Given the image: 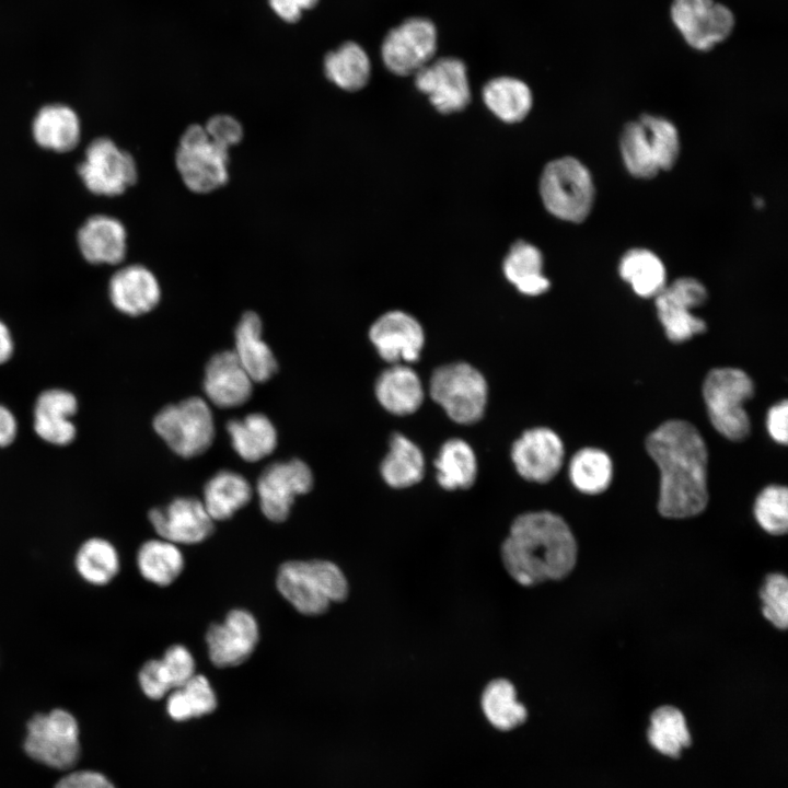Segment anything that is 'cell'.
Masks as SVG:
<instances>
[{"mask_svg": "<svg viewBox=\"0 0 788 788\" xmlns=\"http://www.w3.org/2000/svg\"><path fill=\"white\" fill-rule=\"evenodd\" d=\"M753 395V381L737 368L712 369L703 384V396L714 428L732 441H742L750 433L744 404Z\"/></svg>", "mask_w": 788, "mask_h": 788, "instance_id": "4", "label": "cell"}, {"mask_svg": "<svg viewBox=\"0 0 788 788\" xmlns=\"http://www.w3.org/2000/svg\"><path fill=\"white\" fill-rule=\"evenodd\" d=\"M754 517L768 534L784 535L788 529V490L785 486L769 485L756 497Z\"/></svg>", "mask_w": 788, "mask_h": 788, "instance_id": "43", "label": "cell"}, {"mask_svg": "<svg viewBox=\"0 0 788 788\" xmlns=\"http://www.w3.org/2000/svg\"><path fill=\"white\" fill-rule=\"evenodd\" d=\"M184 565L181 549L163 538L144 542L137 553L140 575L161 587L171 584L182 573Z\"/></svg>", "mask_w": 788, "mask_h": 788, "instance_id": "35", "label": "cell"}, {"mask_svg": "<svg viewBox=\"0 0 788 788\" xmlns=\"http://www.w3.org/2000/svg\"><path fill=\"white\" fill-rule=\"evenodd\" d=\"M506 278L523 294L540 296L551 287L543 274L541 251L524 241L515 242L503 260Z\"/></svg>", "mask_w": 788, "mask_h": 788, "instance_id": "29", "label": "cell"}, {"mask_svg": "<svg viewBox=\"0 0 788 788\" xmlns=\"http://www.w3.org/2000/svg\"><path fill=\"white\" fill-rule=\"evenodd\" d=\"M764 617L778 629L788 624V581L779 572L769 573L761 588Z\"/></svg>", "mask_w": 788, "mask_h": 788, "instance_id": "44", "label": "cell"}, {"mask_svg": "<svg viewBox=\"0 0 788 788\" xmlns=\"http://www.w3.org/2000/svg\"><path fill=\"white\" fill-rule=\"evenodd\" d=\"M276 586L280 594L300 613L320 615L333 602L348 596V581L332 561L289 560L278 570Z\"/></svg>", "mask_w": 788, "mask_h": 788, "instance_id": "3", "label": "cell"}, {"mask_svg": "<svg viewBox=\"0 0 788 788\" xmlns=\"http://www.w3.org/2000/svg\"><path fill=\"white\" fill-rule=\"evenodd\" d=\"M670 15L686 44L699 51L726 40L735 24L732 11L716 0H673Z\"/></svg>", "mask_w": 788, "mask_h": 788, "instance_id": "11", "label": "cell"}, {"mask_svg": "<svg viewBox=\"0 0 788 788\" xmlns=\"http://www.w3.org/2000/svg\"><path fill=\"white\" fill-rule=\"evenodd\" d=\"M155 432L183 457L208 450L215 438L213 416L200 397H189L162 408L153 419Z\"/></svg>", "mask_w": 788, "mask_h": 788, "instance_id": "9", "label": "cell"}, {"mask_svg": "<svg viewBox=\"0 0 788 788\" xmlns=\"http://www.w3.org/2000/svg\"><path fill=\"white\" fill-rule=\"evenodd\" d=\"M639 121L646 130L659 170L672 169L680 153V138L674 124L650 114L641 115Z\"/></svg>", "mask_w": 788, "mask_h": 788, "instance_id": "42", "label": "cell"}, {"mask_svg": "<svg viewBox=\"0 0 788 788\" xmlns=\"http://www.w3.org/2000/svg\"><path fill=\"white\" fill-rule=\"evenodd\" d=\"M13 339L8 326L0 320V364L7 362L13 354Z\"/></svg>", "mask_w": 788, "mask_h": 788, "instance_id": "52", "label": "cell"}, {"mask_svg": "<svg viewBox=\"0 0 788 788\" xmlns=\"http://www.w3.org/2000/svg\"><path fill=\"white\" fill-rule=\"evenodd\" d=\"M204 128L215 143L228 151L243 138L241 123L228 114H217L210 117Z\"/></svg>", "mask_w": 788, "mask_h": 788, "instance_id": "47", "label": "cell"}, {"mask_svg": "<svg viewBox=\"0 0 788 788\" xmlns=\"http://www.w3.org/2000/svg\"><path fill=\"white\" fill-rule=\"evenodd\" d=\"M216 707V693L208 679L201 674H195L182 686L174 688L166 703L167 714L177 721L210 714Z\"/></svg>", "mask_w": 788, "mask_h": 788, "instance_id": "39", "label": "cell"}, {"mask_svg": "<svg viewBox=\"0 0 788 788\" xmlns=\"http://www.w3.org/2000/svg\"><path fill=\"white\" fill-rule=\"evenodd\" d=\"M594 193L591 173L572 157L551 161L541 175L542 201L560 220L575 223L586 220L594 202Z\"/></svg>", "mask_w": 788, "mask_h": 788, "instance_id": "5", "label": "cell"}, {"mask_svg": "<svg viewBox=\"0 0 788 788\" xmlns=\"http://www.w3.org/2000/svg\"><path fill=\"white\" fill-rule=\"evenodd\" d=\"M149 521L163 540L174 544L201 543L215 528L202 501L192 497L175 498L165 507L151 509Z\"/></svg>", "mask_w": 788, "mask_h": 788, "instance_id": "18", "label": "cell"}, {"mask_svg": "<svg viewBox=\"0 0 788 788\" xmlns=\"http://www.w3.org/2000/svg\"><path fill=\"white\" fill-rule=\"evenodd\" d=\"M381 475L393 488H407L419 483L425 474V460L420 449L407 437L394 433L390 449L381 463Z\"/></svg>", "mask_w": 788, "mask_h": 788, "instance_id": "30", "label": "cell"}, {"mask_svg": "<svg viewBox=\"0 0 788 788\" xmlns=\"http://www.w3.org/2000/svg\"><path fill=\"white\" fill-rule=\"evenodd\" d=\"M577 553L569 525L551 511L526 512L515 518L501 545L507 572L525 587L564 579L572 571Z\"/></svg>", "mask_w": 788, "mask_h": 788, "instance_id": "2", "label": "cell"}, {"mask_svg": "<svg viewBox=\"0 0 788 788\" xmlns=\"http://www.w3.org/2000/svg\"><path fill=\"white\" fill-rule=\"evenodd\" d=\"M646 449L660 472V514L685 519L703 512L708 503V452L696 427L668 420L648 436Z\"/></svg>", "mask_w": 788, "mask_h": 788, "instance_id": "1", "label": "cell"}, {"mask_svg": "<svg viewBox=\"0 0 788 788\" xmlns=\"http://www.w3.org/2000/svg\"><path fill=\"white\" fill-rule=\"evenodd\" d=\"M707 298L705 286L692 277L675 279L654 297L658 318L672 343H684L706 331L705 321L692 310L703 305Z\"/></svg>", "mask_w": 788, "mask_h": 788, "instance_id": "12", "label": "cell"}, {"mask_svg": "<svg viewBox=\"0 0 788 788\" xmlns=\"http://www.w3.org/2000/svg\"><path fill=\"white\" fill-rule=\"evenodd\" d=\"M483 100L489 111L506 123H518L529 114L533 99L530 88L521 80L499 77L483 88Z\"/></svg>", "mask_w": 788, "mask_h": 788, "instance_id": "33", "label": "cell"}, {"mask_svg": "<svg viewBox=\"0 0 788 788\" xmlns=\"http://www.w3.org/2000/svg\"><path fill=\"white\" fill-rule=\"evenodd\" d=\"M273 11L283 21L297 22L303 10L312 9L317 0H268Z\"/></svg>", "mask_w": 788, "mask_h": 788, "instance_id": "50", "label": "cell"}, {"mask_svg": "<svg viewBox=\"0 0 788 788\" xmlns=\"http://www.w3.org/2000/svg\"><path fill=\"white\" fill-rule=\"evenodd\" d=\"M313 475L301 460L276 462L260 474L256 490L263 514L273 522H282L289 514L299 495L312 489Z\"/></svg>", "mask_w": 788, "mask_h": 788, "instance_id": "14", "label": "cell"}, {"mask_svg": "<svg viewBox=\"0 0 788 788\" xmlns=\"http://www.w3.org/2000/svg\"><path fill=\"white\" fill-rule=\"evenodd\" d=\"M430 395L453 421L471 425L484 415L488 386L484 375L473 366L454 362L433 371Z\"/></svg>", "mask_w": 788, "mask_h": 788, "instance_id": "7", "label": "cell"}, {"mask_svg": "<svg viewBox=\"0 0 788 788\" xmlns=\"http://www.w3.org/2000/svg\"><path fill=\"white\" fill-rule=\"evenodd\" d=\"M161 660L174 688L182 686L196 674L194 657L183 645H173L169 647Z\"/></svg>", "mask_w": 788, "mask_h": 788, "instance_id": "45", "label": "cell"}, {"mask_svg": "<svg viewBox=\"0 0 788 788\" xmlns=\"http://www.w3.org/2000/svg\"><path fill=\"white\" fill-rule=\"evenodd\" d=\"M437 480L447 490L470 488L477 475V461L471 445L459 438L445 441L434 460Z\"/></svg>", "mask_w": 788, "mask_h": 788, "instance_id": "32", "label": "cell"}, {"mask_svg": "<svg viewBox=\"0 0 788 788\" xmlns=\"http://www.w3.org/2000/svg\"><path fill=\"white\" fill-rule=\"evenodd\" d=\"M482 708L488 721L500 730H511L528 717L526 708L518 702L513 684L496 679L487 684L482 695Z\"/></svg>", "mask_w": 788, "mask_h": 788, "instance_id": "37", "label": "cell"}, {"mask_svg": "<svg viewBox=\"0 0 788 788\" xmlns=\"http://www.w3.org/2000/svg\"><path fill=\"white\" fill-rule=\"evenodd\" d=\"M565 450L559 436L549 428L524 431L512 444L511 459L526 480L544 484L559 472Z\"/></svg>", "mask_w": 788, "mask_h": 788, "instance_id": "17", "label": "cell"}, {"mask_svg": "<svg viewBox=\"0 0 788 788\" xmlns=\"http://www.w3.org/2000/svg\"><path fill=\"white\" fill-rule=\"evenodd\" d=\"M77 243L88 263L117 265L126 256L127 231L120 220L106 215H94L79 228Z\"/></svg>", "mask_w": 788, "mask_h": 788, "instance_id": "22", "label": "cell"}, {"mask_svg": "<svg viewBox=\"0 0 788 788\" xmlns=\"http://www.w3.org/2000/svg\"><path fill=\"white\" fill-rule=\"evenodd\" d=\"M647 737L654 750L673 758L679 757L692 742L683 712L669 705L651 714Z\"/></svg>", "mask_w": 788, "mask_h": 788, "instance_id": "36", "label": "cell"}, {"mask_svg": "<svg viewBox=\"0 0 788 788\" xmlns=\"http://www.w3.org/2000/svg\"><path fill=\"white\" fill-rule=\"evenodd\" d=\"M619 148L623 162L633 176L649 179L660 172L646 130L639 119L624 126Z\"/></svg>", "mask_w": 788, "mask_h": 788, "instance_id": "41", "label": "cell"}, {"mask_svg": "<svg viewBox=\"0 0 788 788\" xmlns=\"http://www.w3.org/2000/svg\"><path fill=\"white\" fill-rule=\"evenodd\" d=\"M252 494V486L244 476L220 471L206 483L201 501L213 521H223L246 506Z\"/></svg>", "mask_w": 788, "mask_h": 788, "instance_id": "27", "label": "cell"}, {"mask_svg": "<svg viewBox=\"0 0 788 788\" xmlns=\"http://www.w3.org/2000/svg\"><path fill=\"white\" fill-rule=\"evenodd\" d=\"M32 136L37 146L56 153L73 150L81 138L78 114L65 104H48L39 108L32 121Z\"/></svg>", "mask_w": 788, "mask_h": 788, "instance_id": "24", "label": "cell"}, {"mask_svg": "<svg viewBox=\"0 0 788 788\" xmlns=\"http://www.w3.org/2000/svg\"><path fill=\"white\" fill-rule=\"evenodd\" d=\"M76 396L62 389H49L39 394L34 407V430L44 441L55 445L71 443L77 429L71 417L77 413Z\"/></svg>", "mask_w": 788, "mask_h": 788, "instance_id": "23", "label": "cell"}, {"mask_svg": "<svg viewBox=\"0 0 788 788\" xmlns=\"http://www.w3.org/2000/svg\"><path fill=\"white\" fill-rule=\"evenodd\" d=\"M18 432V422L12 412L0 404V447L13 442Z\"/></svg>", "mask_w": 788, "mask_h": 788, "instance_id": "51", "label": "cell"}, {"mask_svg": "<svg viewBox=\"0 0 788 788\" xmlns=\"http://www.w3.org/2000/svg\"><path fill=\"white\" fill-rule=\"evenodd\" d=\"M175 165L184 185L193 193H211L229 179V151L215 143L202 125H190L182 134Z\"/></svg>", "mask_w": 788, "mask_h": 788, "instance_id": "8", "label": "cell"}, {"mask_svg": "<svg viewBox=\"0 0 788 788\" xmlns=\"http://www.w3.org/2000/svg\"><path fill=\"white\" fill-rule=\"evenodd\" d=\"M142 692L151 699H160L174 690L162 660L147 661L138 674Z\"/></svg>", "mask_w": 788, "mask_h": 788, "instance_id": "46", "label": "cell"}, {"mask_svg": "<svg viewBox=\"0 0 788 788\" xmlns=\"http://www.w3.org/2000/svg\"><path fill=\"white\" fill-rule=\"evenodd\" d=\"M325 76L338 88L354 92L369 81L371 65L364 49L354 42H347L329 51L324 59Z\"/></svg>", "mask_w": 788, "mask_h": 788, "instance_id": "34", "label": "cell"}, {"mask_svg": "<svg viewBox=\"0 0 788 788\" xmlns=\"http://www.w3.org/2000/svg\"><path fill=\"white\" fill-rule=\"evenodd\" d=\"M108 296L112 304L119 312L139 316L158 305L161 288L150 269L134 264L118 269L111 277Z\"/></svg>", "mask_w": 788, "mask_h": 788, "instance_id": "21", "label": "cell"}, {"mask_svg": "<svg viewBox=\"0 0 788 788\" xmlns=\"http://www.w3.org/2000/svg\"><path fill=\"white\" fill-rule=\"evenodd\" d=\"M424 389L417 373L409 367L395 363L384 370L375 382V396L390 413L406 416L415 413L424 402Z\"/></svg>", "mask_w": 788, "mask_h": 788, "instance_id": "26", "label": "cell"}, {"mask_svg": "<svg viewBox=\"0 0 788 788\" xmlns=\"http://www.w3.org/2000/svg\"><path fill=\"white\" fill-rule=\"evenodd\" d=\"M227 431L234 451L247 462L266 457L277 445L276 428L269 418L260 413L230 420Z\"/></svg>", "mask_w": 788, "mask_h": 788, "instance_id": "28", "label": "cell"}, {"mask_svg": "<svg viewBox=\"0 0 788 788\" xmlns=\"http://www.w3.org/2000/svg\"><path fill=\"white\" fill-rule=\"evenodd\" d=\"M263 324L254 312L242 315L235 329V349L241 366L253 382H266L278 370L276 358L262 337Z\"/></svg>", "mask_w": 788, "mask_h": 788, "instance_id": "25", "label": "cell"}, {"mask_svg": "<svg viewBox=\"0 0 788 788\" xmlns=\"http://www.w3.org/2000/svg\"><path fill=\"white\" fill-rule=\"evenodd\" d=\"M437 39V30L430 20L407 19L386 34L381 47L382 60L397 76L415 74L434 56Z\"/></svg>", "mask_w": 788, "mask_h": 788, "instance_id": "13", "label": "cell"}, {"mask_svg": "<svg viewBox=\"0 0 788 788\" xmlns=\"http://www.w3.org/2000/svg\"><path fill=\"white\" fill-rule=\"evenodd\" d=\"M74 565L78 573L86 582L104 586L117 575L119 556L112 543L104 538L93 537L80 546Z\"/></svg>", "mask_w": 788, "mask_h": 788, "instance_id": "40", "label": "cell"}, {"mask_svg": "<svg viewBox=\"0 0 788 788\" xmlns=\"http://www.w3.org/2000/svg\"><path fill=\"white\" fill-rule=\"evenodd\" d=\"M417 89L442 114L464 109L471 100L465 63L455 57H442L415 73Z\"/></svg>", "mask_w": 788, "mask_h": 788, "instance_id": "16", "label": "cell"}, {"mask_svg": "<svg viewBox=\"0 0 788 788\" xmlns=\"http://www.w3.org/2000/svg\"><path fill=\"white\" fill-rule=\"evenodd\" d=\"M23 748L31 758L50 768L73 767L80 756L77 719L62 708L34 715L27 722Z\"/></svg>", "mask_w": 788, "mask_h": 788, "instance_id": "6", "label": "cell"}, {"mask_svg": "<svg viewBox=\"0 0 788 788\" xmlns=\"http://www.w3.org/2000/svg\"><path fill=\"white\" fill-rule=\"evenodd\" d=\"M54 788H116L102 773L95 770L71 772L60 778Z\"/></svg>", "mask_w": 788, "mask_h": 788, "instance_id": "48", "label": "cell"}, {"mask_svg": "<svg viewBox=\"0 0 788 788\" xmlns=\"http://www.w3.org/2000/svg\"><path fill=\"white\" fill-rule=\"evenodd\" d=\"M369 337L380 357L392 364L417 361L425 344L420 323L403 311L381 315L371 325Z\"/></svg>", "mask_w": 788, "mask_h": 788, "instance_id": "19", "label": "cell"}, {"mask_svg": "<svg viewBox=\"0 0 788 788\" xmlns=\"http://www.w3.org/2000/svg\"><path fill=\"white\" fill-rule=\"evenodd\" d=\"M253 380L231 350L216 354L205 369L204 391L218 407L243 405L253 392Z\"/></svg>", "mask_w": 788, "mask_h": 788, "instance_id": "20", "label": "cell"}, {"mask_svg": "<svg viewBox=\"0 0 788 788\" xmlns=\"http://www.w3.org/2000/svg\"><path fill=\"white\" fill-rule=\"evenodd\" d=\"M569 477L572 485L583 494L603 493L612 482V460L600 449L583 448L570 461Z\"/></svg>", "mask_w": 788, "mask_h": 788, "instance_id": "38", "label": "cell"}, {"mask_svg": "<svg viewBox=\"0 0 788 788\" xmlns=\"http://www.w3.org/2000/svg\"><path fill=\"white\" fill-rule=\"evenodd\" d=\"M78 174L90 193L105 197L121 195L138 178L132 155L107 137L96 138L89 143L84 159L78 165Z\"/></svg>", "mask_w": 788, "mask_h": 788, "instance_id": "10", "label": "cell"}, {"mask_svg": "<svg viewBox=\"0 0 788 788\" xmlns=\"http://www.w3.org/2000/svg\"><path fill=\"white\" fill-rule=\"evenodd\" d=\"M766 427L770 438L786 444L788 440V403L786 399L772 406L767 413Z\"/></svg>", "mask_w": 788, "mask_h": 788, "instance_id": "49", "label": "cell"}, {"mask_svg": "<svg viewBox=\"0 0 788 788\" xmlns=\"http://www.w3.org/2000/svg\"><path fill=\"white\" fill-rule=\"evenodd\" d=\"M259 629L254 615L243 609L230 611L222 623L206 633L209 659L218 668L236 667L247 660L258 642Z\"/></svg>", "mask_w": 788, "mask_h": 788, "instance_id": "15", "label": "cell"}, {"mask_svg": "<svg viewBox=\"0 0 788 788\" xmlns=\"http://www.w3.org/2000/svg\"><path fill=\"white\" fill-rule=\"evenodd\" d=\"M618 273L641 298H654L667 286V271L662 260L647 248L626 252L621 258Z\"/></svg>", "mask_w": 788, "mask_h": 788, "instance_id": "31", "label": "cell"}]
</instances>
